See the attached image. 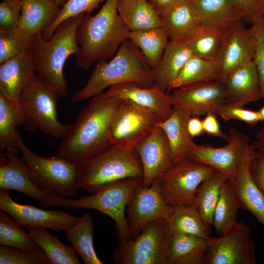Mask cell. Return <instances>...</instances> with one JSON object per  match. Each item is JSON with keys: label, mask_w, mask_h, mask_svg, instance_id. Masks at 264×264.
Listing matches in <instances>:
<instances>
[{"label": "cell", "mask_w": 264, "mask_h": 264, "mask_svg": "<svg viewBox=\"0 0 264 264\" xmlns=\"http://www.w3.org/2000/svg\"><path fill=\"white\" fill-rule=\"evenodd\" d=\"M117 11L131 31L162 26L160 15L148 0H119Z\"/></svg>", "instance_id": "obj_30"}, {"label": "cell", "mask_w": 264, "mask_h": 264, "mask_svg": "<svg viewBox=\"0 0 264 264\" xmlns=\"http://www.w3.org/2000/svg\"><path fill=\"white\" fill-rule=\"evenodd\" d=\"M105 0H68L55 20L44 30L43 35L49 40L56 28L65 21L81 14L90 13Z\"/></svg>", "instance_id": "obj_42"}, {"label": "cell", "mask_w": 264, "mask_h": 264, "mask_svg": "<svg viewBox=\"0 0 264 264\" xmlns=\"http://www.w3.org/2000/svg\"><path fill=\"white\" fill-rule=\"evenodd\" d=\"M211 237L206 239L173 233L168 250L167 264H204V256Z\"/></svg>", "instance_id": "obj_29"}, {"label": "cell", "mask_w": 264, "mask_h": 264, "mask_svg": "<svg viewBox=\"0 0 264 264\" xmlns=\"http://www.w3.org/2000/svg\"><path fill=\"white\" fill-rule=\"evenodd\" d=\"M7 162L0 166V189L14 190L38 200L44 207L52 206L57 197L40 189L32 181L28 168L22 158L5 152Z\"/></svg>", "instance_id": "obj_20"}, {"label": "cell", "mask_w": 264, "mask_h": 264, "mask_svg": "<svg viewBox=\"0 0 264 264\" xmlns=\"http://www.w3.org/2000/svg\"><path fill=\"white\" fill-rule=\"evenodd\" d=\"M149 87L154 83L153 72L140 50L129 39L120 45L113 58L98 61L86 85L71 97L73 103L88 100L108 87L123 83Z\"/></svg>", "instance_id": "obj_4"}, {"label": "cell", "mask_w": 264, "mask_h": 264, "mask_svg": "<svg viewBox=\"0 0 264 264\" xmlns=\"http://www.w3.org/2000/svg\"><path fill=\"white\" fill-rule=\"evenodd\" d=\"M188 130L192 138L201 135L204 132L202 120L199 117H191L188 122Z\"/></svg>", "instance_id": "obj_51"}, {"label": "cell", "mask_w": 264, "mask_h": 264, "mask_svg": "<svg viewBox=\"0 0 264 264\" xmlns=\"http://www.w3.org/2000/svg\"><path fill=\"white\" fill-rule=\"evenodd\" d=\"M160 17L170 41L187 40L202 26L190 0H182Z\"/></svg>", "instance_id": "obj_23"}, {"label": "cell", "mask_w": 264, "mask_h": 264, "mask_svg": "<svg viewBox=\"0 0 264 264\" xmlns=\"http://www.w3.org/2000/svg\"><path fill=\"white\" fill-rule=\"evenodd\" d=\"M254 150L264 152V125L257 132L255 140L251 144Z\"/></svg>", "instance_id": "obj_52"}, {"label": "cell", "mask_w": 264, "mask_h": 264, "mask_svg": "<svg viewBox=\"0 0 264 264\" xmlns=\"http://www.w3.org/2000/svg\"></svg>", "instance_id": "obj_57"}, {"label": "cell", "mask_w": 264, "mask_h": 264, "mask_svg": "<svg viewBox=\"0 0 264 264\" xmlns=\"http://www.w3.org/2000/svg\"><path fill=\"white\" fill-rule=\"evenodd\" d=\"M21 1L2 0L0 2V29L18 28L22 9Z\"/></svg>", "instance_id": "obj_45"}, {"label": "cell", "mask_w": 264, "mask_h": 264, "mask_svg": "<svg viewBox=\"0 0 264 264\" xmlns=\"http://www.w3.org/2000/svg\"><path fill=\"white\" fill-rule=\"evenodd\" d=\"M174 106L190 110L192 116L218 115L226 103L224 85L218 81L198 82L175 88L170 94Z\"/></svg>", "instance_id": "obj_16"}, {"label": "cell", "mask_w": 264, "mask_h": 264, "mask_svg": "<svg viewBox=\"0 0 264 264\" xmlns=\"http://www.w3.org/2000/svg\"><path fill=\"white\" fill-rule=\"evenodd\" d=\"M93 231L92 218L89 214L85 213L76 224L65 231V237L84 264H102L93 247Z\"/></svg>", "instance_id": "obj_31"}, {"label": "cell", "mask_w": 264, "mask_h": 264, "mask_svg": "<svg viewBox=\"0 0 264 264\" xmlns=\"http://www.w3.org/2000/svg\"><path fill=\"white\" fill-rule=\"evenodd\" d=\"M226 30L203 25L189 39L188 45L193 55L210 60H217Z\"/></svg>", "instance_id": "obj_38"}, {"label": "cell", "mask_w": 264, "mask_h": 264, "mask_svg": "<svg viewBox=\"0 0 264 264\" xmlns=\"http://www.w3.org/2000/svg\"><path fill=\"white\" fill-rule=\"evenodd\" d=\"M85 15L65 21L58 26L49 40H45L42 33L31 38L29 50L36 74L55 90L60 98L66 96L68 93V85L63 68L66 59L80 51L76 31Z\"/></svg>", "instance_id": "obj_3"}, {"label": "cell", "mask_w": 264, "mask_h": 264, "mask_svg": "<svg viewBox=\"0 0 264 264\" xmlns=\"http://www.w3.org/2000/svg\"><path fill=\"white\" fill-rule=\"evenodd\" d=\"M118 1L106 0L96 15H85L76 31L80 46L75 58L78 68L88 70L96 61L113 57L121 44L128 39L131 31L119 16Z\"/></svg>", "instance_id": "obj_2"}, {"label": "cell", "mask_w": 264, "mask_h": 264, "mask_svg": "<svg viewBox=\"0 0 264 264\" xmlns=\"http://www.w3.org/2000/svg\"><path fill=\"white\" fill-rule=\"evenodd\" d=\"M80 165V187L90 195L110 183L143 177V168L136 150L115 145Z\"/></svg>", "instance_id": "obj_7"}, {"label": "cell", "mask_w": 264, "mask_h": 264, "mask_svg": "<svg viewBox=\"0 0 264 264\" xmlns=\"http://www.w3.org/2000/svg\"><path fill=\"white\" fill-rule=\"evenodd\" d=\"M142 184V177L126 178L108 184L96 193L76 199L57 197L52 206L97 210L114 221L118 240L130 239L125 210L134 189Z\"/></svg>", "instance_id": "obj_8"}, {"label": "cell", "mask_w": 264, "mask_h": 264, "mask_svg": "<svg viewBox=\"0 0 264 264\" xmlns=\"http://www.w3.org/2000/svg\"><path fill=\"white\" fill-rule=\"evenodd\" d=\"M128 39L140 50L152 69L159 63L169 42L168 36L162 26L130 31Z\"/></svg>", "instance_id": "obj_36"}, {"label": "cell", "mask_w": 264, "mask_h": 264, "mask_svg": "<svg viewBox=\"0 0 264 264\" xmlns=\"http://www.w3.org/2000/svg\"><path fill=\"white\" fill-rule=\"evenodd\" d=\"M57 92L43 82L36 74L23 89L19 108L23 126L28 131L39 130L44 134L63 139L69 132L71 124H64L58 119Z\"/></svg>", "instance_id": "obj_5"}, {"label": "cell", "mask_w": 264, "mask_h": 264, "mask_svg": "<svg viewBox=\"0 0 264 264\" xmlns=\"http://www.w3.org/2000/svg\"><path fill=\"white\" fill-rule=\"evenodd\" d=\"M191 1L203 25L227 30L242 21L234 0H192Z\"/></svg>", "instance_id": "obj_28"}, {"label": "cell", "mask_w": 264, "mask_h": 264, "mask_svg": "<svg viewBox=\"0 0 264 264\" xmlns=\"http://www.w3.org/2000/svg\"><path fill=\"white\" fill-rule=\"evenodd\" d=\"M182 0H148L153 8L160 15Z\"/></svg>", "instance_id": "obj_50"}, {"label": "cell", "mask_w": 264, "mask_h": 264, "mask_svg": "<svg viewBox=\"0 0 264 264\" xmlns=\"http://www.w3.org/2000/svg\"><path fill=\"white\" fill-rule=\"evenodd\" d=\"M0 244L24 250H33L38 247L29 233L2 210L0 211Z\"/></svg>", "instance_id": "obj_40"}, {"label": "cell", "mask_w": 264, "mask_h": 264, "mask_svg": "<svg viewBox=\"0 0 264 264\" xmlns=\"http://www.w3.org/2000/svg\"><path fill=\"white\" fill-rule=\"evenodd\" d=\"M263 263L264 264V262H263Z\"/></svg>", "instance_id": "obj_56"}, {"label": "cell", "mask_w": 264, "mask_h": 264, "mask_svg": "<svg viewBox=\"0 0 264 264\" xmlns=\"http://www.w3.org/2000/svg\"><path fill=\"white\" fill-rule=\"evenodd\" d=\"M244 22L253 24L264 17V0H234Z\"/></svg>", "instance_id": "obj_47"}, {"label": "cell", "mask_w": 264, "mask_h": 264, "mask_svg": "<svg viewBox=\"0 0 264 264\" xmlns=\"http://www.w3.org/2000/svg\"><path fill=\"white\" fill-rule=\"evenodd\" d=\"M218 115L225 121L237 120L242 121L251 127L256 126L261 121L258 111L226 104L220 108L218 111Z\"/></svg>", "instance_id": "obj_46"}, {"label": "cell", "mask_w": 264, "mask_h": 264, "mask_svg": "<svg viewBox=\"0 0 264 264\" xmlns=\"http://www.w3.org/2000/svg\"><path fill=\"white\" fill-rule=\"evenodd\" d=\"M219 67L217 60H210L192 55L186 62L168 91L190 84L218 80Z\"/></svg>", "instance_id": "obj_37"}, {"label": "cell", "mask_w": 264, "mask_h": 264, "mask_svg": "<svg viewBox=\"0 0 264 264\" xmlns=\"http://www.w3.org/2000/svg\"><path fill=\"white\" fill-rule=\"evenodd\" d=\"M0 264H50L44 251L39 246L33 250L0 245Z\"/></svg>", "instance_id": "obj_43"}, {"label": "cell", "mask_w": 264, "mask_h": 264, "mask_svg": "<svg viewBox=\"0 0 264 264\" xmlns=\"http://www.w3.org/2000/svg\"><path fill=\"white\" fill-rule=\"evenodd\" d=\"M172 210V206L162 195L159 179L149 187L138 186L131 194L126 209L130 239L135 238L152 222L167 219Z\"/></svg>", "instance_id": "obj_14"}, {"label": "cell", "mask_w": 264, "mask_h": 264, "mask_svg": "<svg viewBox=\"0 0 264 264\" xmlns=\"http://www.w3.org/2000/svg\"><path fill=\"white\" fill-rule=\"evenodd\" d=\"M228 180L225 175L215 170L200 183L196 191L193 205L209 226L212 225L213 214L221 188Z\"/></svg>", "instance_id": "obj_32"}, {"label": "cell", "mask_w": 264, "mask_h": 264, "mask_svg": "<svg viewBox=\"0 0 264 264\" xmlns=\"http://www.w3.org/2000/svg\"><path fill=\"white\" fill-rule=\"evenodd\" d=\"M121 101L116 97H106L102 92L94 96L62 139L57 155L71 163L81 164L111 146L110 129Z\"/></svg>", "instance_id": "obj_1"}, {"label": "cell", "mask_w": 264, "mask_h": 264, "mask_svg": "<svg viewBox=\"0 0 264 264\" xmlns=\"http://www.w3.org/2000/svg\"><path fill=\"white\" fill-rule=\"evenodd\" d=\"M173 233H179L203 239H209V226L204 221L192 205L172 206V211L166 219Z\"/></svg>", "instance_id": "obj_35"}, {"label": "cell", "mask_w": 264, "mask_h": 264, "mask_svg": "<svg viewBox=\"0 0 264 264\" xmlns=\"http://www.w3.org/2000/svg\"><path fill=\"white\" fill-rule=\"evenodd\" d=\"M255 246L248 226L236 222L218 238L211 237L204 264H255Z\"/></svg>", "instance_id": "obj_13"}, {"label": "cell", "mask_w": 264, "mask_h": 264, "mask_svg": "<svg viewBox=\"0 0 264 264\" xmlns=\"http://www.w3.org/2000/svg\"><path fill=\"white\" fill-rule=\"evenodd\" d=\"M192 116L190 110L173 106L170 116L158 124L169 140L175 164L187 159L189 150L195 143L188 130V122Z\"/></svg>", "instance_id": "obj_25"}, {"label": "cell", "mask_w": 264, "mask_h": 264, "mask_svg": "<svg viewBox=\"0 0 264 264\" xmlns=\"http://www.w3.org/2000/svg\"><path fill=\"white\" fill-rule=\"evenodd\" d=\"M31 38L19 28L0 29V64L24 50L29 49Z\"/></svg>", "instance_id": "obj_41"}, {"label": "cell", "mask_w": 264, "mask_h": 264, "mask_svg": "<svg viewBox=\"0 0 264 264\" xmlns=\"http://www.w3.org/2000/svg\"><path fill=\"white\" fill-rule=\"evenodd\" d=\"M23 126L19 109L0 94V155L9 151L18 155L20 151L18 128Z\"/></svg>", "instance_id": "obj_33"}, {"label": "cell", "mask_w": 264, "mask_h": 264, "mask_svg": "<svg viewBox=\"0 0 264 264\" xmlns=\"http://www.w3.org/2000/svg\"><path fill=\"white\" fill-rule=\"evenodd\" d=\"M135 149L143 168L144 187L151 186L175 165L169 140L158 126Z\"/></svg>", "instance_id": "obj_17"}, {"label": "cell", "mask_w": 264, "mask_h": 264, "mask_svg": "<svg viewBox=\"0 0 264 264\" xmlns=\"http://www.w3.org/2000/svg\"><path fill=\"white\" fill-rule=\"evenodd\" d=\"M251 151L236 174L228 179V181L237 198L240 208L248 210L264 225V195L253 179L249 168Z\"/></svg>", "instance_id": "obj_24"}, {"label": "cell", "mask_w": 264, "mask_h": 264, "mask_svg": "<svg viewBox=\"0 0 264 264\" xmlns=\"http://www.w3.org/2000/svg\"><path fill=\"white\" fill-rule=\"evenodd\" d=\"M249 168L253 179L264 195V152L252 149Z\"/></svg>", "instance_id": "obj_48"}, {"label": "cell", "mask_w": 264, "mask_h": 264, "mask_svg": "<svg viewBox=\"0 0 264 264\" xmlns=\"http://www.w3.org/2000/svg\"><path fill=\"white\" fill-rule=\"evenodd\" d=\"M239 209L237 198L228 180L221 188L213 214L212 225L219 235L236 222Z\"/></svg>", "instance_id": "obj_39"}, {"label": "cell", "mask_w": 264, "mask_h": 264, "mask_svg": "<svg viewBox=\"0 0 264 264\" xmlns=\"http://www.w3.org/2000/svg\"><path fill=\"white\" fill-rule=\"evenodd\" d=\"M222 83L226 105L244 107L262 99L259 79L253 60L234 69Z\"/></svg>", "instance_id": "obj_22"}, {"label": "cell", "mask_w": 264, "mask_h": 264, "mask_svg": "<svg viewBox=\"0 0 264 264\" xmlns=\"http://www.w3.org/2000/svg\"><path fill=\"white\" fill-rule=\"evenodd\" d=\"M202 125L204 132L208 134L221 138L226 139L227 134H225L221 130L217 115L209 113L205 115L202 120Z\"/></svg>", "instance_id": "obj_49"}, {"label": "cell", "mask_w": 264, "mask_h": 264, "mask_svg": "<svg viewBox=\"0 0 264 264\" xmlns=\"http://www.w3.org/2000/svg\"><path fill=\"white\" fill-rule=\"evenodd\" d=\"M44 227L27 230L37 245L45 253L51 264H80L78 254L72 246L63 243L54 234Z\"/></svg>", "instance_id": "obj_34"}, {"label": "cell", "mask_w": 264, "mask_h": 264, "mask_svg": "<svg viewBox=\"0 0 264 264\" xmlns=\"http://www.w3.org/2000/svg\"><path fill=\"white\" fill-rule=\"evenodd\" d=\"M106 97H116L131 101L154 111L161 121L171 114L174 100L170 94L163 92L155 85L144 87L135 83H123L112 86L105 93Z\"/></svg>", "instance_id": "obj_19"}, {"label": "cell", "mask_w": 264, "mask_h": 264, "mask_svg": "<svg viewBox=\"0 0 264 264\" xmlns=\"http://www.w3.org/2000/svg\"><path fill=\"white\" fill-rule=\"evenodd\" d=\"M258 112L259 114L261 121L264 122V106L261 108Z\"/></svg>", "instance_id": "obj_54"}, {"label": "cell", "mask_w": 264, "mask_h": 264, "mask_svg": "<svg viewBox=\"0 0 264 264\" xmlns=\"http://www.w3.org/2000/svg\"><path fill=\"white\" fill-rule=\"evenodd\" d=\"M35 74L29 49L13 57L0 64V94L19 108L21 94Z\"/></svg>", "instance_id": "obj_21"}, {"label": "cell", "mask_w": 264, "mask_h": 264, "mask_svg": "<svg viewBox=\"0 0 264 264\" xmlns=\"http://www.w3.org/2000/svg\"><path fill=\"white\" fill-rule=\"evenodd\" d=\"M16 0L21 1L22 0Z\"/></svg>", "instance_id": "obj_55"}, {"label": "cell", "mask_w": 264, "mask_h": 264, "mask_svg": "<svg viewBox=\"0 0 264 264\" xmlns=\"http://www.w3.org/2000/svg\"><path fill=\"white\" fill-rule=\"evenodd\" d=\"M60 7H62L68 0H50Z\"/></svg>", "instance_id": "obj_53"}, {"label": "cell", "mask_w": 264, "mask_h": 264, "mask_svg": "<svg viewBox=\"0 0 264 264\" xmlns=\"http://www.w3.org/2000/svg\"><path fill=\"white\" fill-rule=\"evenodd\" d=\"M255 41L250 28L242 21L226 30L223 44L217 59L219 76L223 83L228 75L242 64L253 60Z\"/></svg>", "instance_id": "obj_18"}, {"label": "cell", "mask_w": 264, "mask_h": 264, "mask_svg": "<svg viewBox=\"0 0 264 264\" xmlns=\"http://www.w3.org/2000/svg\"><path fill=\"white\" fill-rule=\"evenodd\" d=\"M226 140V144L221 147L194 143L187 159L210 166L229 179L236 174L252 148L248 136L234 128L230 129Z\"/></svg>", "instance_id": "obj_11"}, {"label": "cell", "mask_w": 264, "mask_h": 264, "mask_svg": "<svg viewBox=\"0 0 264 264\" xmlns=\"http://www.w3.org/2000/svg\"><path fill=\"white\" fill-rule=\"evenodd\" d=\"M22 159L27 166L34 183L47 194L59 198L75 197L80 188L81 165L61 156L44 157L31 151L19 134Z\"/></svg>", "instance_id": "obj_6"}, {"label": "cell", "mask_w": 264, "mask_h": 264, "mask_svg": "<svg viewBox=\"0 0 264 264\" xmlns=\"http://www.w3.org/2000/svg\"><path fill=\"white\" fill-rule=\"evenodd\" d=\"M172 235L166 219L156 220L135 238L119 240L112 259L116 264H167Z\"/></svg>", "instance_id": "obj_9"}, {"label": "cell", "mask_w": 264, "mask_h": 264, "mask_svg": "<svg viewBox=\"0 0 264 264\" xmlns=\"http://www.w3.org/2000/svg\"><path fill=\"white\" fill-rule=\"evenodd\" d=\"M255 41L253 61L259 79L261 98L264 101V17L251 27Z\"/></svg>", "instance_id": "obj_44"}, {"label": "cell", "mask_w": 264, "mask_h": 264, "mask_svg": "<svg viewBox=\"0 0 264 264\" xmlns=\"http://www.w3.org/2000/svg\"><path fill=\"white\" fill-rule=\"evenodd\" d=\"M192 55L187 40L169 41L159 63L153 69L154 84L168 94L171 84Z\"/></svg>", "instance_id": "obj_26"}, {"label": "cell", "mask_w": 264, "mask_h": 264, "mask_svg": "<svg viewBox=\"0 0 264 264\" xmlns=\"http://www.w3.org/2000/svg\"><path fill=\"white\" fill-rule=\"evenodd\" d=\"M0 209L27 230L44 227L55 231H66L76 224L80 217L59 210H46L15 201L10 190L0 189Z\"/></svg>", "instance_id": "obj_15"}, {"label": "cell", "mask_w": 264, "mask_h": 264, "mask_svg": "<svg viewBox=\"0 0 264 264\" xmlns=\"http://www.w3.org/2000/svg\"><path fill=\"white\" fill-rule=\"evenodd\" d=\"M21 2L18 28L31 38L43 33L61 10L50 0H22Z\"/></svg>", "instance_id": "obj_27"}, {"label": "cell", "mask_w": 264, "mask_h": 264, "mask_svg": "<svg viewBox=\"0 0 264 264\" xmlns=\"http://www.w3.org/2000/svg\"><path fill=\"white\" fill-rule=\"evenodd\" d=\"M161 121L153 110L131 101L121 100L111 120L110 141L112 145L135 149Z\"/></svg>", "instance_id": "obj_10"}, {"label": "cell", "mask_w": 264, "mask_h": 264, "mask_svg": "<svg viewBox=\"0 0 264 264\" xmlns=\"http://www.w3.org/2000/svg\"><path fill=\"white\" fill-rule=\"evenodd\" d=\"M216 170L188 159L176 163L159 179L162 195L170 205H192L200 183Z\"/></svg>", "instance_id": "obj_12"}]
</instances>
